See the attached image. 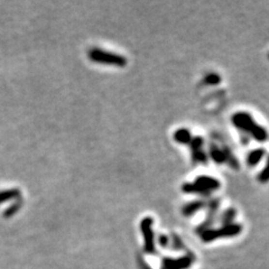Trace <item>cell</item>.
I'll return each instance as SVG.
<instances>
[{"instance_id": "obj_8", "label": "cell", "mask_w": 269, "mask_h": 269, "mask_svg": "<svg viewBox=\"0 0 269 269\" xmlns=\"http://www.w3.org/2000/svg\"><path fill=\"white\" fill-rule=\"evenodd\" d=\"M203 207H204V203L202 201L191 202V203H187L184 205L183 213L185 215H191V214L195 213V212H197L199 210H201Z\"/></svg>"}, {"instance_id": "obj_14", "label": "cell", "mask_w": 269, "mask_h": 269, "mask_svg": "<svg viewBox=\"0 0 269 269\" xmlns=\"http://www.w3.org/2000/svg\"><path fill=\"white\" fill-rule=\"evenodd\" d=\"M220 81H221L220 76H219L218 74H214V73L209 74V75L205 77V83H208V84H218Z\"/></svg>"}, {"instance_id": "obj_5", "label": "cell", "mask_w": 269, "mask_h": 269, "mask_svg": "<svg viewBox=\"0 0 269 269\" xmlns=\"http://www.w3.org/2000/svg\"><path fill=\"white\" fill-rule=\"evenodd\" d=\"M192 134L189 132V130L185 128H180L178 129L174 134V139L176 143L183 144V145H189L192 140Z\"/></svg>"}, {"instance_id": "obj_13", "label": "cell", "mask_w": 269, "mask_h": 269, "mask_svg": "<svg viewBox=\"0 0 269 269\" xmlns=\"http://www.w3.org/2000/svg\"><path fill=\"white\" fill-rule=\"evenodd\" d=\"M193 155V161L196 163H205L207 162V154L204 153L203 150H197L192 153Z\"/></svg>"}, {"instance_id": "obj_3", "label": "cell", "mask_w": 269, "mask_h": 269, "mask_svg": "<svg viewBox=\"0 0 269 269\" xmlns=\"http://www.w3.org/2000/svg\"><path fill=\"white\" fill-rule=\"evenodd\" d=\"M88 56L92 61L104 63V64H110L116 66H125L127 64V59L118 53L105 51V49L99 47H92L88 51Z\"/></svg>"}, {"instance_id": "obj_6", "label": "cell", "mask_w": 269, "mask_h": 269, "mask_svg": "<svg viewBox=\"0 0 269 269\" xmlns=\"http://www.w3.org/2000/svg\"><path fill=\"white\" fill-rule=\"evenodd\" d=\"M265 153H266V151H265L263 148H258V149L250 151L247 157V164L249 166H256L258 163L263 159V157L265 156Z\"/></svg>"}, {"instance_id": "obj_11", "label": "cell", "mask_w": 269, "mask_h": 269, "mask_svg": "<svg viewBox=\"0 0 269 269\" xmlns=\"http://www.w3.org/2000/svg\"><path fill=\"white\" fill-rule=\"evenodd\" d=\"M258 180H259L260 183H267L269 182V157L267 159V164L265 166L263 171L259 173V175H258Z\"/></svg>"}, {"instance_id": "obj_10", "label": "cell", "mask_w": 269, "mask_h": 269, "mask_svg": "<svg viewBox=\"0 0 269 269\" xmlns=\"http://www.w3.org/2000/svg\"><path fill=\"white\" fill-rule=\"evenodd\" d=\"M203 144H204L203 138H202V137H194V138H192V140H191L189 146L191 148V150H192V153H194V151L201 150L202 146H203Z\"/></svg>"}, {"instance_id": "obj_2", "label": "cell", "mask_w": 269, "mask_h": 269, "mask_svg": "<svg viewBox=\"0 0 269 269\" xmlns=\"http://www.w3.org/2000/svg\"><path fill=\"white\" fill-rule=\"evenodd\" d=\"M221 186V183L217 179L211 176L202 175L195 179L194 183H185L183 185V191L185 193H195V194H205L209 195L212 191H217Z\"/></svg>"}, {"instance_id": "obj_9", "label": "cell", "mask_w": 269, "mask_h": 269, "mask_svg": "<svg viewBox=\"0 0 269 269\" xmlns=\"http://www.w3.org/2000/svg\"><path fill=\"white\" fill-rule=\"evenodd\" d=\"M18 196H20V191L18 189H16V187L9 190H5V191H0V203L12 199H16V197Z\"/></svg>"}, {"instance_id": "obj_7", "label": "cell", "mask_w": 269, "mask_h": 269, "mask_svg": "<svg viewBox=\"0 0 269 269\" xmlns=\"http://www.w3.org/2000/svg\"><path fill=\"white\" fill-rule=\"evenodd\" d=\"M210 156L213 159L214 163H218V164H222V163L226 162V153L224 150L219 149L217 146L212 145L210 147Z\"/></svg>"}, {"instance_id": "obj_1", "label": "cell", "mask_w": 269, "mask_h": 269, "mask_svg": "<svg viewBox=\"0 0 269 269\" xmlns=\"http://www.w3.org/2000/svg\"><path fill=\"white\" fill-rule=\"evenodd\" d=\"M231 121L235 127L243 133H248L257 141H266L268 139L267 130L254 121L253 117L247 112H237L232 116Z\"/></svg>"}, {"instance_id": "obj_4", "label": "cell", "mask_w": 269, "mask_h": 269, "mask_svg": "<svg viewBox=\"0 0 269 269\" xmlns=\"http://www.w3.org/2000/svg\"><path fill=\"white\" fill-rule=\"evenodd\" d=\"M240 230H241V226L239 224H229L222 228L220 230H217V231H210L205 233V239L210 240L213 238H217V237H222V236H233L239 233Z\"/></svg>"}, {"instance_id": "obj_12", "label": "cell", "mask_w": 269, "mask_h": 269, "mask_svg": "<svg viewBox=\"0 0 269 269\" xmlns=\"http://www.w3.org/2000/svg\"><path fill=\"white\" fill-rule=\"evenodd\" d=\"M20 205H22V200H18V201H16V202H14V203L10 205V207L7 209V210L5 211V217H10V215H13L15 212H17L19 210V208H20Z\"/></svg>"}]
</instances>
